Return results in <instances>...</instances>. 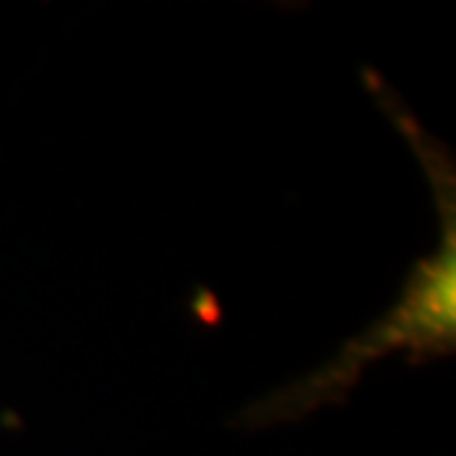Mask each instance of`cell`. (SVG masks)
Here are the masks:
<instances>
[]
</instances>
